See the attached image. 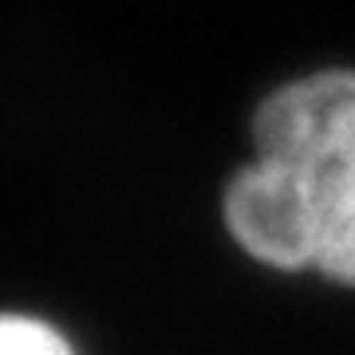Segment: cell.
Returning a JSON list of instances; mask_svg holds the SVG:
<instances>
[{"instance_id": "6da1fadb", "label": "cell", "mask_w": 355, "mask_h": 355, "mask_svg": "<svg viewBox=\"0 0 355 355\" xmlns=\"http://www.w3.org/2000/svg\"><path fill=\"white\" fill-rule=\"evenodd\" d=\"M324 178L300 166L261 158L225 186V225L245 253L268 268H316Z\"/></svg>"}, {"instance_id": "7a4b0ae2", "label": "cell", "mask_w": 355, "mask_h": 355, "mask_svg": "<svg viewBox=\"0 0 355 355\" xmlns=\"http://www.w3.org/2000/svg\"><path fill=\"white\" fill-rule=\"evenodd\" d=\"M261 158L331 174L355 154V71L324 67L272 87L253 111Z\"/></svg>"}, {"instance_id": "3957f363", "label": "cell", "mask_w": 355, "mask_h": 355, "mask_svg": "<svg viewBox=\"0 0 355 355\" xmlns=\"http://www.w3.org/2000/svg\"><path fill=\"white\" fill-rule=\"evenodd\" d=\"M316 272L355 288V154L324 174Z\"/></svg>"}, {"instance_id": "277c9868", "label": "cell", "mask_w": 355, "mask_h": 355, "mask_svg": "<svg viewBox=\"0 0 355 355\" xmlns=\"http://www.w3.org/2000/svg\"><path fill=\"white\" fill-rule=\"evenodd\" d=\"M0 355H76V347L51 320L0 312Z\"/></svg>"}]
</instances>
